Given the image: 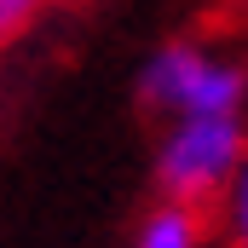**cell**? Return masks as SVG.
<instances>
[{
    "mask_svg": "<svg viewBox=\"0 0 248 248\" xmlns=\"http://www.w3.org/2000/svg\"><path fill=\"white\" fill-rule=\"evenodd\" d=\"M208 243H214L208 214L202 208H185V202H162V196L127 231V248H208Z\"/></svg>",
    "mask_w": 248,
    "mask_h": 248,
    "instance_id": "cell-3",
    "label": "cell"
},
{
    "mask_svg": "<svg viewBox=\"0 0 248 248\" xmlns=\"http://www.w3.org/2000/svg\"><path fill=\"white\" fill-rule=\"evenodd\" d=\"M52 6H58V0H0V52H6L23 29H35Z\"/></svg>",
    "mask_w": 248,
    "mask_h": 248,
    "instance_id": "cell-5",
    "label": "cell"
},
{
    "mask_svg": "<svg viewBox=\"0 0 248 248\" xmlns=\"http://www.w3.org/2000/svg\"><path fill=\"white\" fill-rule=\"evenodd\" d=\"M214 214V231H219V248H248V156L237 168V179L225 185V196L208 208Z\"/></svg>",
    "mask_w": 248,
    "mask_h": 248,
    "instance_id": "cell-4",
    "label": "cell"
},
{
    "mask_svg": "<svg viewBox=\"0 0 248 248\" xmlns=\"http://www.w3.org/2000/svg\"><path fill=\"white\" fill-rule=\"evenodd\" d=\"M248 156V116H185L156 122L150 139V185L162 202L214 208Z\"/></svg>",
    "mask_w": 248,
    "mask_h": 248,
    "instance_id": "cell-2",
    "label": "cell"
},
{
    "mask_svg": "<svg viewBox=\"0 0 248 248\" xmlns=\"http://www.w3.org/2000/svg\"><path fill=\"white\" fill-rule=\"evenodd\" d=\"M139 104L156 122L248 116V58L196 35H173L139 63Z\"/></svg>",
    "mask_w": 248,
    "mask_h": 248,
    "instance_id": "cell-1",
    "label": "cell"
}]
</instances>
